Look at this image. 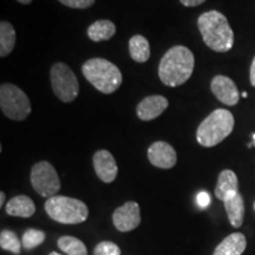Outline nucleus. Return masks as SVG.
Segmentation results:
<instances>
[{"instance_id":"f257e3e1","label":"nucleus","mask_w":255,"mask_h":255,"mask_svg":"<svg viewBox=\"0 0 255 255\" xmlns=\"http://www.w3.org/2000/svg\"><path fill=\"white\" fill-rule=\"evenodd\" d=\"M194 66V53L186 46L176 45L162 57L158 66V77L167 87H178L191 77Z\"/></svg>"},{"instance_id":"f03ea898","label":"nucleus","mask_w":255,"mask_h":255,"mask_svg":"<svg viewBox=\"0 0 255 255\" xmlns=\"http://www.w3.org/2000/svg\"><path fill=\"white\" fill-rule=\"evenodd\" d=\"M197 27L206 45L215 52H227L234 45V33L221 12L208 11L201 14Z\"/></svg>"},{"instance_id":"7ed1b4c3","label":"nucleus","mask_w":255,"mask_h":255,"mask_svg":"<svg viewBox=\"0 0 255 255\" xmlns=\"http://www.w3.org/2000/svg\"><path fill=\"white\" fill-rule=\"evenodd\" d=\"M83 75L102 94L110 95L122 84V72L114 63L104 58H92L83 64Z\"/></svg>"},{"instance_id":"20e7f679","label":"nucleus","mask_w":255,"mask_h":255,"mask_svg":"<svg viewBox=\"0 0 255 255\" xmlns=\"http://www.w3.org/2000/svg\"><path fill=\"white\" fill-rule=\"evenodd\" d=\"M234 124V116L231 111L216 109L206 117L197 128V142L206 148H212L231 135Z\"/></svg>"},{"instance_id":"39448f33","label":"nucleus","mask_w":255,"mask_h":255,"mask_svg":"<svg viewBox=\"0 0 255 255\" xmlns=\"http://www.w3.org/2000/svg\"><path fill=\"white\" fill-rule=\"evenodd\" d=\"M45 210L51 219L64 225H77L88 219L89 209L81 200L68 196H52L45 202Z\"/></svg>"},{"instance_id":"423d86ee","label":"nucleus","mask_w":255,"mask_h":255,"mask_svg":"<svg viewBox=\"0 0 255 255\" xmlns=\"http://www.w3.org/2000/svg\"><path fill=\"white\" fill-rule=\"evenodd\" d=\"M0 108L6 117L18 122L26 120L31 114V102L27 95L11 83H4L0 87Z\"/></svg>"},{"instance_id":"0eeeda50","label":"nucleus","mask_w":255,"mask_h":255,"mask_svg":"<svg viewBox=\"0 0 255 255\" xmlns=\"http://www.w3.org/2000/svg\"><path fill=\"white\" fill-rule=\"evenodd\" d=\"M51 87L64 103H71L79 94V83L75 72L65 63L53 64L50 71Z\"/></svg>"},{"instance_id":"6e6552de","label":"nucleus","mask_w":255,"mask_h":255,"mask_svg":"<svg viewBox=\"0 0 255 255\" xmlns=\"http://www.w3.org/2000/svg\"><path fill=\"white\" fill-rule=\"evenodd\" d=\"M31 184L43 197L56 196L60 189V180L55 167L47 161L38 162L31 169Z\"/></svg>"},{"instance_id":"1a4fd4ad","label":"nucleus","mask_w":255,"mask_h":255,"mask_svg":"<svg viewBox=\"0 0 255 255\" xmlns=\"http://www.w3.org/2000/svg\"><path fill=\"white\" fill-rule=\"evenodd\" d=\"M114 226L120 232H130L136 229L141 223V214H139L138 203L126 202L115 210L113 215Z\"/></svg>"},{"instance_id":"9d476101","label":"nucleus","mask_w":255,"mask_h":255,"mask_svg":"<svg viewBox=\"0 0 255 255\" xmlns=\"http://www.w3.org/2000/svg\"><path fill=\"white\" fill-rule=\"evenodd\" d=\"M148 158L154 167L161 169L173 168L177 162L175 149L164 141H157L149 146Z\"/></svg>"},{"instance_id":"9b49d317","label":"nucleus","mask_w":255,"mask_h":255,"mask_svg":"<svg viewBox=\"0 0 255 255\" xmlns=\"http://www.w3.org/2000/svg\"><path fill=\"white\" fill-rule=\"evenodd\" d=\"M210 89L221 103L229 105V107L238 104L239 100H240V94H239L235 83L226 76H215L210 83Z\"/></svg>"},{"instance_id":"f8f14e48","label":"nucleus","mask_w":255,"mask_h":255,"mask_svg":"<svg viewBox=\"0 0 255 255\" xmlns=\"http://www.w3.org/2000/svg\"><path fill=\"white\" fill-rule=\"evenodd\" d=\"M92 162H94L95 171L100 180L105 183L114 182L119 173V167L111 152L108 150H98L94 155Z\"/></svg>"},{"instance_id":"ddd939ff","label":"nucleus","mask_w":255,"mask_h":255,"mask_svg":"<svg viewBox=\"0 0 255 255\" xmlns=\"http://www.w3.org/2000/svg\"><path fill=\"white\" fill-rule=\"evenodd\" d=\"M168 100L163 96H148V97L142 100L139 102V104L137 105V117L139 120L149 122V121H152L157 119L158 116H161L168 108Z\"/></svg>"},{"instance_id":"4468645a","label":"nucleus","mask_w":255,"mask_h":255,"mask_svg":"<svg viewBox=\"0 0 255 255\" xmlns=\"http://www.w3.org/2000/svg\"><path fill=\"white\" fill-rule=\"evenodd\" d=\"M222 202L225 205L231 225L235 228L241 227L245 218V203L240 191L229 194Z\"/></svg>"},{"instance_id":"2eb2a0df","label":"nucleus","mask_w":255,"mask_h":255,"mask_svg":"<svg viewBox=\"0 0 255 255\" xmlns=\"http://www.w3.org/2000/svg\"><path fill=\"white\" fill-rule=\"evenodd\" d=\"M247 247V240L242 233H233L228 235L218 247L213 255H242Z\"/></svg>"},{"instance_id":"dca6fc26","label":"nucleus","mask_w":255,"mask_h":255,"mask_svg":"<svg viewBox=\"0 0 255 255\" xmlns=\"http://www.w3.org/2000/svg\"><path fill=\"white\" fill-rule=\"evenodd\" d=\"M36 212L33 201L26 195H18L11 199L6 205V213L18 218H31Z\"/></svg>"},{"instance_id":"f3484780","label":"nucleus","mask_w":255,"mask_h":255,"mask_svg":"<svg viewBox=\"0 0 255 255\" xmlns=\"http://www.w3.org/2000/svg\"><path fill=\"white\" fill-rule=\"evenodd\" d=\"M239 191V180L237 174L233 170L226 169L222 170L219 175L218 183L215 188V196L220 201H223L226 196H228L232 193H238Z\"/></svg>"},{"instance_id":"a211bd4d","label":"nucleus","mask_w":255,"mask_h":255,"mask_svg":"<svg viewBox=\"0 0 255 255\" xmlns=\"http://www.w3.org/2000/svg\"><path fill=\"white\" fill-rule=\"evenodd\" d=\"M116 33V26L110 20H97L88 28V37L92 41L109 40Z\"/></svg>"},{"instance_id":"6ab92c4d","label":"nucleus","mask_w":255,"mask_h":255,"mask_svg":"<svg viewBox=\"0 0 255 255\" xmlns=\"http://www.w3.org/2000/svg\"><path fill=\"white\" fill-rule=\"evenodd\" d=\"M129 52L130 57L137 63H145L150 58V45L141 34H136L129 40Z\"/></svg>"},{"instance_id":"aec40b11","label":"nucleus","mask_w":255,"mask_h":255,"mask_svg":"<svg viewBox=\"0 0 255 255\" xmlns=\"http://www.w3.org/2000/svg\"><path fill=\"white\" fill-rule=\"evenodd\" d=\"M15 45V31L8 21L0 24V57H7Z\"/></svg>"},{"instance_id":"412c9836","label":"nucleus","mask_w":255,"mask_h":255,"mask_svg":"<svg viewBox=\"0 0 255 255\" xmlns=\"http://www.w3.org/2000/svg\"><path fill=\"white\" fill-rule=\"evenodd\" d=\"M58 247L65 254L69 255H88L85 245L77 238L62 237L58 240Z\"/></svg>"},{"instance_id":"4be33fe9","label":"nucleus","mask_w":255,"mask_h":255,"mask_svg":"<svg viewBox=\"0 0 255 255\" xmlns=\"http://www.w3.org/2000/svg\"><path fill=\"white\" fill-rule=\"evenodd\" d=\"M21 246L19 239L14 232L12 231H2L0 234V247L2 250L11 252L13 254H19L21 251Z\"/></svg>"},{"instance_id":"5701e85b","label":"nucleus","mask_w":255,"mask_h":255,"mask_svg":"<svg viewBox=\"0 0 255 255\" xmlns=\"http://www.w3.org/2000/svg\"><path fill=\"white\" fill-rule=\"evenodd\" d=\"M45 240V233L38 229L30 228L23 235V246L25 250H33Z\"/></svg>"},{"instance_id":"b1692460","label":"nucleus","mask_w":255,"mask_h":255,"mask_svg":"<svg viewBox=\"0 0 255 255\" xmlns=\"http://www.w3.org/2000/svg\"><path fill=\"white\" fill-rule=\"evenodd\" d=\"M94 255H121V250L114 242L103 241L95 247Z\"/></svg>"},{"instance_id":"393cba45","label":"nucleus","mask_w":255,"mask_h":255,"mask_svg":"<svg viewBox=\"0 0 255 255\" xmlns=\"http://www.w3.org/2000/svg\"><path fill=\"white\" fill-rule=\"evenodd\" d=\"M60 4L68 6L70 8L84 9L91 7L95 4V0H58Z\"/></svg>"},{"instance_id":"a878e982","label":"nucleus","mask_w":255,"mask_h":255,"mask_svg":"<svg viewBox=\"0 0 255 255\" xmlns=\"http://www.w3.org/2000/svg\"><path fill=\"white\" fill-rule=\"evenodd\" d=\"M196 203L200 208L205 209L210 205V196L207 191H200L196 196Z\"/></svg>"},{"instance_id":"bb28decb","label":"nucleus","mask_w":255,"mask_h":255,"mask_svg":"<svg viewBox=\"0 0 255 255\" xmlns=\"http://www.w3.org/2000/svg\"><path fill=\"white\" fill-rule=\"evenodd\" d=\"M206 0H180V2L187 7H194V6H199L203 4Z\"/></svg>"},{"instance_id":"cd10ccee","label":"nucleus","mask_w":255,"mask_h":255,"mask_svg":"<svg viewBox=\"0 0 255 255\" xmlns=\"http://www.w3.org/2000/svg\"><path fill=\"white\" fill-rule=\"evenodd\" d=\"M250 79H251V84L253 85V87H255V57H254L253 62H252V65H251Z\"/></svg>"},{"instance_id":"c85d7f7f","label":"nucleus","mask_w":255,"mask_h":255,"mask_svg":"<svg viewBox=\"0 0 255 255\" xmlns=\"http://www.w3.org/2000/svg\"><path fill=\"white\" fill-rule=\"evenodd\" d=\"M5 193L4 191H1V193H0V207H2L4 206V202H5Z\"/></svg>"},{"instance_id":"c756f323","label":"nucleus","mask_w":255,"mask_h":255,"mask_svg":"<svg viewBox=\"0 0 255 255\" xmlns=\"http://www.w3.org/2000/svg\"><path fill=\"white\" fill-rule=\"evenodd\" d=\"M17 1L20 2V4H23V5H27V4H30L32 0H17Z\"/></svg>"},{"instance_id":"7c9ffc66","label":"nucleus","mask_w":255,"mask_h":255,"mask_svg":"<svg viewBox=\"0 0 255 255\" xmlns=\"http://www.w3.org/2000/svg\"><path fill=\"white\" fill-rule=\"evenodd\" d=\"M252 137H253V142H251L250 144H248V146H250V148H252V146H255V133H253V135H252Z\"/></svg>"},{"instance_id":"2f4dec72","label":"nucleus","mask_w":255,"mask_h":255,"mask_svg":"<svg viewBox=\"0 0 255 255\" xmlns=\"http://www.w3.org/2000/svg\"><path fill=\"white\" fill-rule=\"evenodd\" d=\"M247 96H248V94H247L246 91H244V92H242V97H244V98H247Z\"/></svg>"},{"instance_id":"473e14b6","label":"nucleus","mask_w":255,"mask_h":255,"mask_svg":"<svg viewBox=\"0 0 255 255\" xmlns=\"http://www.w3.org/2000/svg\"><path fill=\"white\" fill-rule=\"evenodd\" d=\"M49 255H62V254H58V253H56V252H52V253H50Z\"/></svg>"},{"instance_id":"72a5a7b5","label":"nucleus","mask_w":255,"mask_h":255,"mask_svg":"<svg viewBox=\"0 0 255 255\" xmlns=\"http://www.w3.org/2000/svg\"><path fill=\"white\" fill-rule=\"evenodd\" d=\"M254 209H255V203H254Z\"/></svg>"}]
</instances>
